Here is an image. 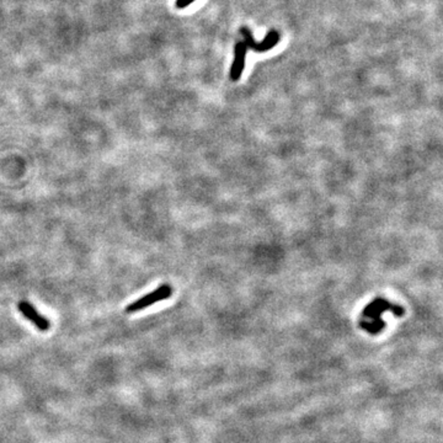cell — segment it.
<instances>
[{
	"mask_svg": "<svg viewBox=\"0 0 443 443\" xmlns=\"http://www.w3.org/2000/svg\"><path fill=\"white\" fill-rule=\"evenodd\" d=\"M392 312L395 317H403L405 314V309L400 306H395L388 302L386 299L383 298H377L373 302H371L363 309L362 317L363 318H369L372 319L371 323L368 321H359V326L361 329L366 330V331L372 334V335H377L378 333H380L385 327V321L380 319V314L384 312Z\"/></svg>",
	"mask_w": 443,
	"mask_h": 443,
	"instance_id": "obj_1",
	"label": "cell"
},
{
	"mask_svg": "<svg viewBox=\"0 0 443 443\" xmlns=\"http://www.w3.org/2000/svg\"><path fill=\"white\" fill-rule=\"evenodd\" d=\"M171 295H173V288H171V286L161 285L160 287H158L153 292H150V293L143 295V297L140 298V299H137L135 302L129 304V306L126 308V313L127 314H132V313H137L140 312V310L149 308V307L153 306V304L168 299V298H170Z\"/></svg>",
	"mask_w": 443,
	"mask_h": 443,
	"instance_id": "obj_2",
	"label": "cell"
},
{
	"mask_svg": "<svg viewBox=\"0 0 443 443\" xmlns=\"http://www.w3.org/2000/svg\"><path fill=\"white\" fill-rule=\"evenodd\" d=\"M17 309H19V312L21 313L23 317L27 319L29 321H31V323L34 324L38 330H41V331H47V330H49V327H51L49 321L47 320L43 315H41L40 313L34 308L32 304L26 302V300H21V302L17 303Z\"/></svg>",
	"mask_w": 443,
	"mask_h": 443,
	"instance_id": "obj_4",
	"label": "cell"
},
{
	"mask_svg": "<svg viewBox=\"0 0 443 443\" xmlns=\"http://www.w3.org/2000/svg\"><path fill=\"white\" fill-rule=\"evenodd\" d=\"M193 2H195V0H176V7L179 8V9L187 8L188 5L192 4V3H193Z\"/></svg>",
	"mask_w": 443,
	"mask_h": 443,
	"instance_id": "obj_6",
	"label": "cell"
},
{
	"mask_svg": "<svg viewBox=\"0 0 443 443\" xmlns=\"http://www.w3.org/2000/svg\"><path fill=\"white\" fill-rule=\"evenodd\" d=\"M247 49L244 42H236L234 46V59H233L232 68H230V79L233 81H238L241 78V74L245 68V59H246Z\"/></svg>",
	"mask_w": 443,
	"mask_h": 443,
	"instance_id": "obj_5",
	"label": "cell"
},
{
	"mask_svg": "<svg viewBox=\"0 0 443 443\" xmlns=\"http://www.w3.org/2000/svg\"><path fill=\"white\" fill-rule=\"evenodd\" d=\"M240 34L244 38L243 42L246 44L247 49H253L254 52H258V53H264L270 51V49H272L273 47L280 42V34L276 31V30H271V31L266 35L262 42H256V41L254 40L253 34H251V31L247 27H241Z\"/></svg>",
	"mask_w": 443,
	"mask_h": 443,
	"instance_id": "obj_3",
	"label": "cell"
}]
</instances>
